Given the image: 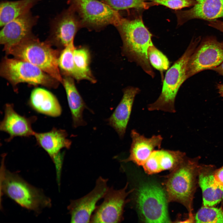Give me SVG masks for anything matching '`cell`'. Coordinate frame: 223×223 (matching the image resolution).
<instances>
[{
	"instance_id": "obj_10",
	"label": "cell",
	"mask_w": 223,
	"mask_h": 223,
	"mask_svg": "<svg viewBox=\"0 0 223 223\" xmlns=\"http://www.w3.org/2000/svg\"><path fill=\"white\" fill-rule=\"evenodd\" d=\"M128 183L122 189L116 190L108 187L103 200L97 206L93 214L90 222L119 223L123 219L124 207L126 198L133 190L127 191Z\"/></svg>"
},
{
	"instance_id": "obj_5",
	"label": "cell",
	"mask_w": 223,
	"mask_h": 223,
	"mask_svg": "<svg viewBox=\"0 0 223 223\" xmlns=\"http://www.w3.org/2000/svg\"><path fill=\"white\" fill-rule=\"evenodd\" d=\"M2 172L1 186L2 192L20 206L37 213L51 206L50 199L40 189L3 166Z\"/></svg>"
},
{
	"instance_id": "obj_3",
	"label": "cell",
	"mask_w": 223,
	"mask_h": 223,
	"mask_svg": "<svg viewBox=\"0 0 223 223\" xmlns=\"http://www.w3.org/2000/svg\"><path fill=\"white\" fill-rule=\"evenodd\" d=\"M198 159L186 157L172 170L164 183L168 202L182 204L188 210L189 215H192V202L199 165Z\"/></svg>"
},
{
	"instance_id": "obj_34",
	"label": "cell",
	"mask_w": 223,
	"mask_h": 223,
	"mask_svg": "<svg viewBox=\"0 0 223 223\" xmlns=\"http://www.w3.org/2000/svg\"><path fill=\"white\" fill-rule=\"evenodd\" d=\"M217 87L219 94L223 97V84H218Z\"/></svg>"
},
{
	"instance_id": "obj_1",
	"label": "cell",
	"mask_w": 223,
	"mask_h": 223,
	"mask_svg": "<svg viewBox=\"0 0 223 223\" xmlns=\"http://www.w3.org/2000/svg\"><path fill=\"white\" fill-rule=\"evenodd\" d=\"M115 27L122 41V54L154 77L155 73L147 54L149 47L153 44L152 35L144 24L142 16L131 19L122 17Z\"/></svg>"
},
{
	"instance_id": "obj_27",
	"label": "cell",
	"mask_w": 223,
	"mask_h": 223,
	"mask_svg": "<svg viewBox=\"0 0 223 223\" xmlns=\"http://www.w3.org/2000/svg\"><path fill=\"white\" fill-rule=\"evenodd\" d=\"M195 221L196 223H223V211L221 208L204 206L197 212Z\"/></svg>"
},
{
	"instance_id": "obj_19",
	"label": "cell",
	"mask_w": 223,
	"mask_h": 223,
	"mask_svg": "<svg viewBox=\"0 0 223 223\" xmlns=\"http://www.w3.org/2000/svg\"><path fill=\"white\" fill-rule=\"evenodd\" d=\"M215 170L211 165H199L198 182L202 191L204 206H213L223 200V188L215 180Z\"/></svg>"
},
{
	"instance_id": "obj_17",
	"label": "cell",
	"mask_w": 223,
	"mask_h": 223,
	"mask_svg": "<svg viewBox=\"0 0 223 223\" xmlns=\"http://www.w3.org/2000/svg\"><path fill=\"white\" fill-rule=\"evenodd\" d=\"M193 7L186 11L176 10L178 25L194 19L213 21L223 17V0H195Z\"/></svg>"
},
{
	"instance_id": "obj_6",
	"label": "cell",
	"mask_w": 223,
	"mask_h": 223,
	"mask_svg": "<svg viewBox=\"0 0 223 223\" xmlns=\"http://www.w3.org/2000/svg\"><path fill=\"white\" fill-rule=\"evenodd\" d=\"M0 74L12 85L27 83L56 88L60 83L40 68L28 62L5 57L1 62Z\"/></svg>"
},
{
	"instance_id": "obj_23",
	"label": "cell",
	"mask_w": 223,
	"mask_h": 223,
	"mask_svg": "<svg viewBox=\"0 0 223 223\" xmlns=\"http://www.w3.org/2000/svg\"><path fill=\"white\" fill-rule=\"evenodd\" d=\"M73 57L76 68L80 80H86L92 83L96 80L92 75L90 68V54L89 50L86 47L75 48Z\"/></svg>"
},
{
	"instance_id": "obj_8",
	"label": "cell",
	"mask_w": 223,
	"mask_h": 223,
	"mask_svg": "<svg viewBox=\"0 0 223 223\" xmlns=\"http://www.w3.org/2000/svg\"><path fill=\"white\" fill-rule=\"evenodd\" d=\"M166 192L160 186L146 183L139 188L137 203L143 221L146 223H169Z\"/></svg>"
},
{
	"instance_id": "obj_7",
	"label": "cell",
	"mask_w": 223,
	"mask_h": 223,
	"mask_svg": "<svg viewBox=\"0 0 223 223\" xmlns=\"http://www.w3.org/2000/svg\"><path fill=\"white\" fill-rule=\"evenodd\" d=\"M79 17L81 28L99 31L110 24L115 26L122 17L99 0H68Z\"/></svg>"
},
{
	"instance_id": "obj_11",
	"label": "cell",
	"mask_w": 223,
	"mask_h": 223,
	"mask_svg": "<svg viewBox=\"0 0 223 223\" xmlns=\"http://www.w3.org/2000/svg\"><path fill=\"white\" fill-rule=\"evenodd\" d=\"M81 28L79 18L71 6L53 19L50 24V34L46 40L63 49L71 43L77 32Z\"/></svg>"
},
{
	"instance_id": "obj_12",
	"label": "cell",
	"mask_w": 223,
	"mask_h": 223,
	"mask_svg": "<svg viewBox=\"0 0 223 223\" xmlns=\"http://www.w3.org/2000/svg\"><path fill=\"white\" fill-rule=\"evenodd\" d=\"M108 181V179L99 177L90 192L81 198L71 201L67 208L71 216V222H90L97 203L103 198L109 187Z\"/></svg>"
},
{
	"instance_id": "obj_4",
	"label": "cell",
	"mask_w": 223,
	"mask_h": 223,
	"mask_svg": "<svg viewBox=\"0 0 223 223\" xmlns=\"http://www.w3.org/2000/svg\"><path fill=\"white\" fill-rule=\"evenodd\" d=\"M200 41L199 38L192 40L183 54L167 71L161 93L156 101L148 105L149 111L176 112L175 100L180 87L187 79L186 71L188 62Z\"/></svg>"
},
{
	"instance_id": "obj_22",
	"label": "cell",
	"mask_w": 223,
	"mask_h": 223,
	"mask_svg": "<svg viewBox=\"0 0 223 223\" xmlns=\"http://www.w3.org/2000/svg\"><path fill=\"white\" fill-rule=\"evenodd\" d=\"M42 0L3 1L0 4V26L5 24L29 11Z\"/></svg>"
},
{
	"instance_id": "obj_2",
	"label": "cell",
	"mask_w": 223,
	"mask_h": 223,
	"mask_svg": "<svg viewBox=\"0 0 223 223\" xmlns=\"http://www.w3.org/2000/svg\"><path fill=\"white\" fill-rule=\"evenodd\" d=\"M46 40L40 41L33 35L3 50L15 58L30 63L62 83L58 60L61 50L56 49Z\"/></svg>"
},
{
	"instance_id": "obj_14",
	"label": "cell",
	"mask_w": 223,
	"mask_h": 223,
	"mask_svg": "<svg viewBox=\"0 0 223 223\" xmlns=\"http://www.w3.org/2000/svg\"><path fill=\"white\" fill-rule=\"evenodd\" d=\"M39 18L29 11L7 23L0 32V43L4 46L19 43L33 35L32 28Z\"/></svg>"
},
{
	"instance_id": "obj_30",
	"label": "cell",
	"mask_w": 223,
	"mask_h": 223,
	"mask_svg": "<svg viewBox=\"0 0 223 223\" xmlns=\"http://www.w3.org/2000/svg\"><path fill=\"white\" fill-rule=\"evenodd\" d=\"M144 171L149 174H152L161 171L155 150L142 166Z\"/></svg>"
},
{
	"instance_id": "obj_20",
	"label": "cell",
	"mask_w": 223,
	"mask_h": 223,
	"mask_svg": "<svg viewBox=\"0 0 223 223\" xmlns=\"http://www.w3.org/2000/svg\"><path fill=\"white\" fill-rule=\"evenodd\" d=\"M28 103L35 111L49 116L58 117L62 113V108L56 97L42 88H37L32 91Z\"/></svg>"
},
{
	"instance_id": "obj_15",
	"label": "cell",
	"mask_w": 223,
	"mask_h": 223,
	"mask_svg": "<svg viewBox=\"0 0 223 223\" xmlns=\"http://www.w3.org/2000/svg\"><path fill=\"white\" fill-rule=\"evenodd\" d=\"M37 117L22 116L14 110L13 104H6L4 107V115L0 124V130L9 135L6 141H10L16 137H28L33 136L35 132L32 125Z\"/></svg>"
},
{
	"instance_id": "obj_13",
	"label": "cell",
	"mask_w": 223,
	"mask_h": 223,
	"mask_svg": "<svg viewBox=\"0 0 223 223\" xmlns=\"http://www.w3.org/2000/svg\"><path fill=\"white\" fill-rule=\"evenodd\" d=\"M68 133L64 130L54 128L44 133L35 132L33 136L37 143L43 149L50 157L55 164L58 181H59L63 155L60 152L63 148L71 147L72 141L67 138Z\"/></svg>"
},
{
	"instance_id": "obj_29",
	"label": "cell",
	"mask_w": 223,
	"mask_h": 223,
	"mask_svg": "<svg viewBox=\"0 0 223 223\" xmlns=\"http://www.w3.org/2000/svg\"><path fill=\"white\" fill-rule=\"evenodd\" d=\"M154 2L175 10L194 5L196 2L194 0H145Z\"/></svg>"
},
{
	"instance_id": "obj_31",
	"label": "cell",
	"mask_w": 223,
	"mask_h": 223,
	"mask_svg": "<svg viewBox=\"0 0 223 223\" xmlns=\"http://www.w3.org/2000/svg\"><path fill=\"white\" fill-rule=\"evenodd\" d=\"M214 177L217 184L223 188V166L214 171Z\"/></svg>"
},
{
	"instance_id": "obj_16",
	"label": "cell",
	"mask_w": 223,
	"mask_h": 223,
	"mask_svg": "<svg viewBox=\"0 0 223 223\" xmlns=\"http://www.w3.org/2000/svg\"><path fill=\"white\" fill-rule=\"evenodd\" d=\"M130 135L132 142L129 155L122 161H132L142 166L154 151L160 149L163 138L160 135L147 138L134 129L131 130Z\"/></svg>"
},
{
	"instance_id": "obj_33",
	"label": "cell",
	"mask_w": 223,
	"mask_h": 223,
	"mask_svg": "<svg viewBox=\"0 0 223 223\" xmlns=\"http://www.w3.org/2000/svg\"><path fill=\"white\" fill-rule=\"evenodd\" d=\"M212 70L223 76V62L219 65L212 68Z\"/></svg>"
},
{
	"instance_id": "obj_24",
	"label": "cell",
	"mask_w": 223,
	"mask_h": 223,
	"mask_svg": "<svg viewBox=\"0 0 223 223\" xmlns=\"http://www.w3.org/2000/svg\"><path fill=\"white\" fill-rule=\"evenodd\" d=\"M75 47L74 42L62 49L58 60L59 69L64 76H70L78 81L80 80L75 67L73 57V52Z\"/></svg>"
},
{
	"instance_id": "obj_32",
	"label": "cell",
	"mask_w": 223,
	"mask_h": 223,
	"mask_svg": "<svg viewBox=\"0 0 223 223\" xmlns=\"http://www.w3.org/2000/svg\"><path fill=\"white\" fill-rule=\"evenodd\" d=\"M209 25L223 33V21L218 20L211 21Z\"/></svg>"
},
{
	"instance_id": "obj_21",
	"label": "cell",
	"mask_w": 223,
	"mask_h": 223,
	"mask_svg": "<svg viewBox=\"0 0 223 223\" xmlns=\"http://www.w3.org/2000/svg\"><path fill=\"white\" fill-rule=\"evenodd\" d=\"M62 84L64 88L68 105L71 112L72 125L74 128L85 125L86 123L83 119V113L88 107L77 89L72 77L64 76Z\"/></svg>"
},
{
	"instance_id": "obj_25",
	"label": "cell",
	"mask_w": 223,
	"mask_h": 223,
	"mask_svg": "<svg viewBox=\"0 0 223 223\" xmlns=\"http://www.w3.org/2000/svg\"><path fill=\"white\" fill-rule=\"evenodd\" d=\"M155 151L162 171L173 170L186 157L185 153L179 151L160 149L155 150Z\"/></svg>"
},
{
	"instance_id": "obj_28",
	"label": "cell",
	"mask_w": 223,
	"mask_h": 223,
	"mask_svg": "<svg viewBox=\"0 0 223 223\" xmlns=\"http://www.w3.org/2000/svg\"><path fill=\"white\" fill-rule=\"evenodd\" d=\"M147 54L150 63L155 68L160 72L168 69L169 62L168 59L153 44L149 47Z\"/></svg>"
},
{
	"instance_id": "obj_18",
	"label": "cell",
	"mask_w": 223,
	"mask_h": 223,
	"mask_svg": "<svg viewBox=\"0 0 223 223\" xmlns=\"http://www.w3.org/2000/svg\"><path fill=\"white\" fill-rule=\"evenodd\" d=\"M139 92V89L136 87L125 89L121 100L107 119L108 125L114 129L120 139L125 136L135 97Z\"/></svg>"
},
{
	"instance_id": "obj_26",
	"label": "cell",
	"mask_w": 223,
	"mask_h": 223,
	"mask_svg": "<svg viewBox=\"0 0 223 223\" xmlns=\"http://www.w3.org/2000/svg\"><path fill=\"white\" fill-rule=\"evenodd\" d=\"M105 3L115 10H126L130 8L145 10L157 3L151 2H146L145 0H99Z\"/></svg>"
},
{
	"instance_id": "obj_9",
	"label": "cell",
	"mask_w": 223,
	"mask_h": 223,
	"mask_svg": "<svg viewBox=\"0 0 223 223\" xmlns=\"http://www.w3.org/2000/svg\"><path fill=\"white\" fill-rule=\"evenodd\" d=\"M223 62V42L209 37L203 40L190 57L187 65V79L197 73L212 69Z\"/></svg>"
}]
</instances>
